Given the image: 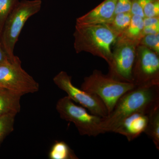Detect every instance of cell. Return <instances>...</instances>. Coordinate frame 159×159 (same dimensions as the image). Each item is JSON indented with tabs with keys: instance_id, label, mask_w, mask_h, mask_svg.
Wrapping results in <instances>:
<instances>
[{
	"instance_id": "cell-1",
	"label": "cell",
	"mask_w": 159,
	"mask_h": 159,
	"mask_svg": "<svg viewBox=\"0 0 159 159\" xmlns=\"http://www.w3.org/2000/svg\"><path fill=\"white\" fill-rule=\"evenodd\" d=\"M159 104V86H136L122 95L113 109L102 119V134L113 132L125 118L139 111L150 109Z\"/></svg>"
},
{
	"instance_id": "cell-2",
	"label": "cell",
	"mask_w": 159,
	"mask_h": 159,
	"mask_svg": "<svg viewBox=\"0 0 159 159\" xmlns=\"http://www.w3.org/2000/svg\"><path fill=\"white\" fill-rule=\"evenodd\" d=\"M74 47L77 53L86 52L105 60L109 66L112 59L111 47L118 36L105 24H76L74 34Z\"/></svg>"
},
{
	"instance_id": "cell-3",
	"label": "cell",
	"mask_w": 159,
	"mask_h": 159,
	"mask_svg": "<svg viewBox=\"0 0 159 159\" xmlns=\"http://www.w3.org/2000/svg\"><path fill=\"white\" fill-rule=\"evenodd\" d=\"M41 6V0L19 1L6 20L0 36V41L11 61L15 57V46L25 24L29 18L40 11Z\"/></svg>"
},
{
	"instance_id": "cell-4",
	"label": "cell",
	"mask_w": 159,
	"mask_h": 159,
	"mask_svg": "<svg viewBox=\"0 0 159 159\" xmlns=\"http://www.w3.org/2000/svg\"><path fill=\"white\" fill-rule=\"evenodd\" d=\"M136 86L133 83L120 81L95 70L84 78L80 89L98 96L105 104L109 115L120 97Z\"/></svg>"
},
{
	"instance_id": "cell-5",
	"label": "cell",
	"mask_w": 159,
	"mask_h": 159,
	"mask_svg": "<svg viewBox=\"0 0 159 159\" xmlns=\"http://www.w3.org/2000/svg\"><path fill=\"white\" fill-rule=\"evenodd\" d=\"M56 108L61 119L73 122L81 135L97 137L102 134L103 118L89 113L86 109L75 104L67 96L58 100Z\"/></svg>"
},
{
	"instance_id": "cell-6",
	"label": "cell",
	"mask_w": 159,
	"mask_h": 159,
	"mask_svg": "<svg viewBox=\"0 0 159 159\" xmlns=\"http://www.w3.org/2000/svg\"><path fill=\"white\" fill-rule=\"evenodd\" d=\"M0 87L22 96L39 90L38 83L22 68L19 57L0 65Z\"/></svg>"
},
{
	"instance_id": "cell-7",
	"label": "cell",
	"mask_w": 159,
	"mask_h": 159,
	"mask_svg": "<svg viewBox=\"0 0 159 159\" xmlns=\"http://www.w3.org/2000/svg\"><path fill=\"white\" fill-rule=\"evenodd\" d=\"M108 75L120 81L134 83L133 71L139 43L120 39H117Z\"/></svg>"
},
{
	"instance_id": "cell-8",
	"label": "cell",
	"mask_w": 159,
	"mask_h": 159,
	"mask_svg": "<svg viewBox=\"0 0 159 159\" xmlns=\"http://www.w3.org/2000/svg\"><path fill=\"white\" fill-rule=\"evenodd\" d=\"M53 81L70 99L88 110L91 114L103 118L108 116V111L102 100L97 95L75 86L72 83V77L66 72L61 71L54 77Z\"/></svg>"
},
{
	"instance_id": "cell-9",
	"label": "cell",
	"mask_w": 159,
	"mask_h": 159,
	"mask_svg": "<svg viewBox=\"0 0 159 159\" xmlns=\"http://www.w3.org/2000/svg\"><path fill=\"white\" fill-rule=\"evenodd\" d=\"M133 76L136 86H159V58L145 46H138Z\"/></svg>"
},
{
	"instance_id": "cell-10",
	"label": "cell",
	"mask_w": 159,
	"mask_h": 159,
	"mask_svg": "<svg viewBox=\"0 0 159 159\" xmlns=\"http://www.w3.org/2000/svg\"><path fill=\"white\" fill-rule=\"evenodd\" d=\"M152 108L139 111L129 115L113 132L124 136L129 142L133 141L145 132L148 125L149 113Z\"/></svg>"
},
{
	"instance_id": "cell-11",
	"label": "cell",
	"mask_w": 159,
	"mask_h": 159,
	"mask_svg": "<svg viewBox=\"0 0 159 159\" xmlns=\"http://www.w3.org/2000/svg\"><path fill=\"white\" fill-rule=\"evenodd\" d=\"M117 0H104L99 6L76 20L79 25L107 24L115 16Z\"/></svg>"
},
{
	"instance_id": "cell-12",
	"label": "cell",
	"mask_w": 159,
	"mask_h": 159,
	"mask_svg": "<svg viewBox=\"0 0 159 159\" xmlns=\"http://www.w3.org/2000/svg\"><path fill=\"white\" fill-rule=\"evenodd\" d=\"M22 96L0 87V117L8 114H16L20 111Z\"/></svg>"
},
{
	"instance_id": "cell-13",
	"label": "cell",
	"mask_w": 159,
	"mask_h": 159,
	"mask_svg": "<svg viewBox=\"0 0 159 159\" xmlns=\"http://www.w3.org/2000/svg\"><path fill=\"white\" fill-rule=\"evenodd\" d=\"M144 28L143 18L138 16L132 15L127 29L118 39H120L139 43L142 38V31Z\"/></svg>"
},
{
	"instance_id": "cell-14",
	"label": "cell",
	"mask_w": 159,
	"mask_h": 159,
	"mask_svg": "<svg viewBox=\"0 0 159 159\" xmlns=\"http://www.w3.org/2000/svg\"><path fill=\"white\" fill-rule=\"evenodd\" d=\"M144 133L152 140L156 148L159 150V104L151 110L148 125Z\"/></svg>"
},
{
	"instance_id": "cell-15",
	"label": "cell",
	"mask_w": 159,
	"mask_h": 159,
	"mask_svg": "<svg viewBox=\"0 0 159 159\" xmlns=\"http://www.w3.org/2000/svg\"><path fill=\"white\" fill-rule=\"evenodd\" d=\"M132 15L130 12H122L115 15L110 22L107 24L112 30L120 37L128 28Z\"/></svg>"
},
{
	"instance_id": "cell-16",
	"label": "cell",
	"mask_w": 159,
	"mask_h": 159,
	"mask_svg": "<svg viewBox=\"0 0 159 159\" xmlns=\"http://www.w3.org/2000/svg\"><path fill=\"white\" fill-rule=\"evenodd\" d=\"M49 157L51 159H78L69 145L63 141L54 143L49 152Z\"/></svg>"
},
{
	"instance_id": "cell-17",
	"label": "cell",
	"mask_w": 159,
	"mask_h": 159,
	"mask_svg": "<svg viewBox=\"0 0 159 159\" xmlns=\"http://www.w3.org/2000/svg\"><path fill=\"white\" fill-rule=\"evenodd\" d=\"M16 115L8 114L0 117V145L6 137L13 131Z\"/></svg>"
},
{
	"instance_id": "cell-18",
	"label": "cell",
	"mask_w": 159,
	"mask_h": 159,
	"mask_svg": "<svg viewBox=\"0 0 159 159\" xmlns=\"http://www.w3.org/2000/svg\"><path fill=\"white\" fill-rule=\"evenodd\" d=\"M19 2V0H0V36L6 20Z\"/></svg>"
},
{
	"instance_id": "cell-19",
	"label": "cell",
	"mask_w": 159,
	"mask_h": 159,
	"mask_svg": "<svg viewBox=\"0 0 159 159\" xmlns=\"http://www.w3.org/2000/svg\"><path fill=\"white\" fill-rule=\"evenodd\" d=\"M139 1L143 9L145 17H159V0Z\"/></svg>"
},
{
	"instance_id": "cell-20",
	"label": "cell",
	"mask_w": 159,
	"mask_h": 159,
	"mask_svg": "<svg viewBox=\"0 0 159 159\" xmlns=\"http://www.w3.org/2000/svg\"><path fill=\"white\" fill-rule=\"evenodd\" d=\"M139 45L147 47L158 55L159 54V33L145 35L140 40Z\"/></svg>"
},
{
	"instance_id": "cell-21",
	"label": "cell",
	"mask_w": 159,
	"mask_h": 159,
	"mask_svg": "<svg viewBox=\"0 0 159 159\" xmlns=\"http://www.w3.org/2000/svg\"><path fill=\"white\" fill-rule=\"evenodd\" d=\"M131 0H117L115 15L122 12H130Z\"/></svg>"
},
{
	"instance_id": "cell-22",
	"label": "cell",
	"mask_w": 159,
	"mask_h": 159,
	"mask_svg": "<svg viewBox=\"0 0 159 159\" xmlns=\"http://www.w3.org/2000/svg\"><path fill=\"white\" fill-rule=\"evenodd\" d=\"M130 12L132 15L138 16L144 18V11L139 0H131V7Z\"/></svg>"
},
{
	"instance_id": "cell-23",
	"label": "cell",
	"mask_w": 159,
	"mask_h": 159,
	"mask_svg": "<svg viewBox=\"0 0 159 159\" xmlns=\"http://www.w3.org/2000/svg\"><path fill=\"white\" fill-rule=\"evenodd\" d=\"M159 33V25L144 27L142 31V37L147 34H156Z\"/></svg>"
},
{
	"instance_id": "cell-24",
	"label": "cell",
	"mask_w": 159,
	"mask_h": 159,
	"mask_svg": "<svg viewBox=\"0 0 159 159\" xmlns=\"http://www.w3.org/2000/svg\"><path fill=\"white\" fill-rule=\"evenodd\" d=\"M144 27L159 25V17H145L143 18Z\"/></svg>"
},
{
	"instance_id": "cell-25",
	"label": "cell",
	"mask_w": 159,
	"mask_h": 159,
	"mask_svg": "<svg viewBox=\"0 0 159 159\" xmlns=\"http://www.w3.org/2000/svg\"><path fill=\"white\" fill-rule=\"evenodd\" d=\"M10 61H11L9 60L6 52L4 51L0 41V65L8 63Z\"/></svg>"
}]
</instances>
